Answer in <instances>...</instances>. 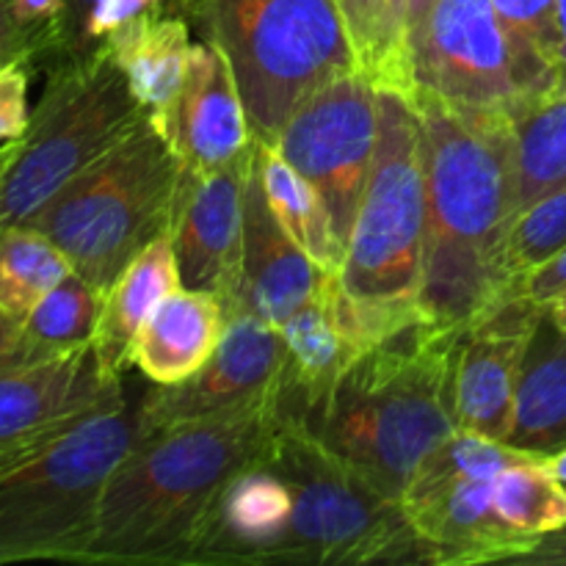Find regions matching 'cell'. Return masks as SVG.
Returning <instances> with one entry per match:
<instances>
[{
    "label": "cell",
    "mask_w": 566,
    "mask_h": 566,
    "mask_svg": "<svg viewBox=\"0 0 566 566\" xmlns=\"http://www.w3.org/2000/svg\"><path fill=\"white\" fill-rule=\"evenodd\" d=\"M512 293H520V296L539 304V307H551L556 298H562L566 293V247L556 254V258L547 260L545 265L531 271Z\"/></svg>",
    "instance_id": "e575fe53"
},
{
    "label": "cell",
    "mask_w": 566,
    "mask_h": 566,
    "mask_svg": "<svg viewBox=\"0 0 566 566\" xmlns=\"http://www.w3.org/2000/svg\"><path fill=\"white\" fill-rule=\"evenodd\" d=\"M11 365H25L20 348V324H11L0 315V368H11Z\"/></svg>",
    "instance_id": "f35d334b"
},
{
    "label": "cell",
    "mask_w": 566,
    "mask_h": 566,
    "mask_svg": "<svg viewBox=\"0 0 566 566\" xmlns=\"http://www.w3.org/2000/svg\"><path fill=\"white\" fill-rule=\"evenodd\" d=\"M280 385L247 407L142 431L99 497L77 564L182 566L227 481L271 457L282 426Z\"/></svg>",
    "instance_id": "7a4b0ae2"
},
{
    "label": "cell",
    "mask_w": 566,
    "mask_h": 566,
    "mask_svg": "<svg viewBox=\"0 0 566 566\" xmlns=\"http://www.w3.org/2000/svg\"><path fill=\"white\" fill-rule=\"evenodd\" d=\"M44 53H48V48H44L42 39L17 20L14 3L0 0V64L28 61L33 66H42Z\"/></svg>",
    "instance_id": "836d02e7"
},
{
    "label": "cell",
    "mask_w": 566,
    "mask_h": 566,
    "mask_svg": "<svg viewBox=\"0 0 566 566\" xmlns=\"http://www.w3.org/2000/svg\"><path fill=\"white\" fill-rule=\"evenodd\" d=\"M155 127L188 175L219 171L252 153L254 133L235 72L216 44H193L180 94Z\"/></svg>",
    "instance_id": "e0dca14e"
},
{
    "label": "cell",
    "mask_w": 566,
    "mask_h": 566,
    "mask_svg": "<svg viewBox=\"0 0 566 566\" xmlns=\"http://www.w3.org/2000/svg\"><path fill=\"white\" fill-rule=\"evenodd\" d=\"M359 72L379 88L412 97V70L401 36L396 33L387 0H337Z\"/></svg>",
    "instance_id": "4dcf8cb0"
},
{
    "label": "cell",
    "mask_w": 566,
    "mask_h": 566,
    "mask_svg": "<svg viewBox=\"0 0 566 566\" xmlns=\"http://www.w3.org/2000/svg\"><path fill=\"white\" fill-rule=\"evenodd\" d=\"M547 468H551L553 473H556V479L566 486V448H562V451H556V453H551V457H547Z\"/></svg>",
    "instance_id": "7bdbcfd3"
},
{
    "label": "cell",
    "mask_w": 566,
    "mask_h": 566,
    "mask_svg": "<svg viewBox=\"0 0 566 566\" xmlns=\"http://www.w3.org/2000/svg\"><path fill=\"white\" fill-rule=\"evenodd\" d=\"M517 208L566 182V92L528 105L512 119Z\"/></svg>",
    "instance_id": "83f0119b"
},
{
    "label": "cell",
    "mask_w": 566,
    "mask_h": 566,
    "mask_svg": "<svg viewBox=\"0 0 566 566\" xmlns=\"http://www.w3.org/2000/svg\"><path fill=\"white\" fill-rule=\"evenodd\" d=\"M130 83L103 42L48 66V83L0 180V230L25 224L75 175L142 122Z\"/></svg>",
    "instance_id": "52a82bcc"
},
{
    "label": "cell",
    "mask_w": 566,
    "mask_h": 566,
    "mask_svg": "<svg viewBox=\"0 0 566 566\" xmlns=\"http://www.w3.org/2000/svg\"><path fill=\"white\" fill-rule=\"evenodd\" d=\"M72 274L66 254L31 224L0 230V315L20 324L61 280Z\"/></svg>",
    "instance_id": "4316f807"
},
{
    "label": "cell",
    "mask_w": 566,
    "mask_h": 566,
    "mask_svg": "<svg viewBox=\"0 0 566 566\" xmlns=\"http://www.w3.org/2000/svg\"><path fill=\"white\" fill-rule=\"evenodd\" d=\"M230 61L254 138L274 142L291 111L357 72L337 0H166Z\"/></svg>",
    "instance_id": "5b68a950"
},
{
    "label": "cell",
    "mask_w": 566,
    "mask_h": 566,
    "mask_svg": "<svg viewBox=\"0 0 566 566\" xmlns=\"http://www.w3.org/2000/svg\"><path fill=\"white\" fill-rule=\"evenodd\" d=\"M558 28H562V53H558V94L566 92V0H558Z\"/></svg>",
    "instance_id": "ab89813d"
},
{
    "label": "cell",
    "mask_w": 566,
    "mask_h": 566,
    "mask_svg": "<svg viewBox=\"0 0 566 566\" xmlns=\"http://www.w3.org/2000/svg\"><path fill=\"white\" fill-rule=\"evenodd\" d=\"M224 329L227 310L216 293L180 287L136 332L130 365L158 387L186 381L213 357Z\"/></svg>",
    "instance_id": "44dd1931"
},
{
    "label": "cell",
    "mask_w": 566,
    "mask_h": 566,
    "mask_svg": "<svg viewBox=\"0 0 566 566\" xmlns=\"http://www.w3.org/2000/svg\"><path fill=\"white\" fill-rule=\"evenodd\" d=\"M103 296L105 291L72 271L20 321L22 359L42 363L94 346Z\"/></svg>",
    "instance_id": "484cf974"
},
{
    "label": "cell",
    "mask_w": 566,
    "mask_h": 566,
    "mask_svg": "<svg viewBox=\"0 0 566 566\" xmlns=\"http://www.w3.org/2000/svg\"><path fill=\"white\" fill-rule=\"evenodd\" d=\"M387 3H390V17L392 25H396V33L401 36L403 48H407V0H387Z\"/></svg>",
    "instance_id": "b9f144b4"
},
{
    "label": "cell",
    "mask_w": 566,
    "mask_h": 566,
    "mask_svg": "<svg viewBox=\"0 0 566 566\" xmlns=\"http://www.w3.org/2000/svg\"><path fill=\"white\" fill-rule=\"evenodd\" d=\"M33 64L9 61L0 64V142H17L31 122L28 86Z\"/></svg>",
    "instance_id": "d6a6232c"
},
{
    "label": "cell",
    "mask_w": 566,
    "mask_h": 566,
    "mask_svg": "<svg viewBox=\"0 0 566 566\" xmlns=\"http://www.w3.org/2000/svg\"><path fill=\"white\" fill-rule=\"evenodd\" d=\"M332 271L315 265L291 235L282 230L265 199L258 158H252L243 197V254L241 287L232 313H252L282 326L291 313L321 291Z\"/></svg>",
    "instance_id": "d6986e66"
},
{
    "label": "cell",
    "mask_w": 566,
    "mask_h": 566,
    "mask_svg": "<svg viewBox=\"0 0 566 566\" xmlns=\"http://www.w3.org/2000/svg\"><path fill=\"white\" fill-rule=\"evenodd\" d=\"M142 398L125 392L0 464V564L81 562L105 484L142 434Z\"/></svg>",
    "instance_id": "277c9868"
},
{
    "label": "cell",
    "mask_w": 566,
    "mask_h": 566,
    "mask_svg": "<svg viewBox=\"0 0 566 566\" xmlns=\"http://www.w3.org/2000/svg\"><path fill=\"white\" fill-rule=\"evenodd\" d=\"M166 3V0H94L92 14H88L86 25V39L92 48H97L105 36H108L114 28H119L122 22L133 20L142 11L153 9V6Z\"/></svg>",
    "instance_id": "d590c367"
},
{
    "label": "cell",
    "mask_w": 566,
    "mask_h": 566,
    "mask_svg": "<svg viewBox=\"0 0 566 566\" xmlns=\"http://www.w3.org/2000/svg\"><path fill=\"white\" fill-rule=\"evenodd\" d=\"M566 247V182L556 191L545 193L514 219L503 252L506 293H512L531 271L545 265Z\"/></svg>",
    "instance_id": "1f68e13d"
},
{
    "label": "cell",
    "mask_w": 566,
    "mask_h": 566,
    "mask_svg": "<svg viewBox=\"0 0 566 566\" xmlns=\"http://www.w3.org/2000/svg\"><path fill=\"white\" fill-rule=\"evenodd\" d=\"M94 0H70V20H66V53L64 59H81V55L92 53V44L86 39L88 14H92Z\"/></svg>",
    "instance_id": "8d00e7d4"
},
{
    "label": "cell",
    "mask_w": 566,
    "mask_h": 566,
    "mask_svg": "<svg viewBox=\"0 0 566 566\" xmlns=\"http://www.w3.org/2000/svg\"><path fill=\"white\" fill-rule=\"evenodd\" d=\"M407 50L412 97L512 119L531 105L492 0H434Z\"/></svg>",
    "instance_id": "30bf717a"
},
{
    "label": "cell",
    "mask_w": 566,
    "mask_h": 566,
    "mask_svg": "<svg viewBox=\"0 0 566 566\" xmlns=\"http://www.w3.org/2000/svg\"><path fill=\"white\" fill-rule=\"evenodd\" d=\"M531 105L558 94V0H492Z\"/></svg>",
    "instance_id": "f1b7e54d"
},
{
    "label": "cell",
    "mask_w": 566,
    "mask_h": 566,
    "mask_svg": "<svg viewBox=\"0 0 566 566\" xmlns=\"http://www.w3.org/2000/svg\"><path fill=\"white\" fill-rule=\"evenodd\" d=\"M542 310L520 293H506L464 326L457 357L459 429L506 442L520 365Z\"/></svg>",
    "instance_id": "2e32d148"
},
{
    "label": "cell",
    "mask_w": 566,
    "mask_h": 566,
    "mask_svg": "<svg viewBox=\"0 0 566 566\" xmlns=\"http://www.w3.org/2000/svg\"><path fill=\"white\" fill-rule=\"evenodd\" d=\"M462 329L403 326L337 376L307 426L348 470L401 501L418 464L459 429L457 357Z\"/></svg>",
    "instance_id": "3957f363"
},
{
    "label": "cell",
    "mask_w": 566,
    "mask_h": 566,
    "mask_svg": "<svg viewBox=\"0 0 566 566\" xmlns=\"http://www.w3.org/2000/svg\"><path fill=\"white\" fill-rule=\"evenodd\" d=\"M282 376L280 409L285 418L307 420L324 403L337 376L352 365L363 346L354 337L346 313L340 274H329L321 291L280 326Z\"/></svg>",
    "instance_id": "ffe728a7"
},
{
    "label": "cell",
    "mask_w": 566,
    "mask_h": 566,
    "mask_svg": "<svg viewBox=\"0 0 566 566\" xmlns=\"http://www.w3.org/2000/svg\"><path fill=\"white\" fill-rule=\"evenodd\" d=\"M254 158H258L260 166L265 199H269L282 230L296 241V247L315 265L332 271V274H340L346 247L337 238L326 202L315 191L313 182L296 166L287 164L271 142L254 138Z\"/></svg>",
    "instance_id": "d4e9b609"
},
{
    "label": "cell",
    "mask_w": 566,
    "mask_h": 566,
    "mask_svg": "<svg viewBox=\"0 0 566 566\" xmlns=\"http://www.w3.org/2000/svg\"><path fill=\"white\" fill-rule=\"evenodd\" d=\"M191 33L180 11L160 3L122 22L103 39L153 125L166 119L180 94L193 48Z\"/></svg>",
    "instance_id": "7402d4cb"
},
{
    "label": "cell",
    "mask_w": 566,
    "mask_h": 566,
    "mask_svg": "<svg viewBox=\"0 0 566 566\" xmlns=\"http://www.w3.org/2000/svg\"><path fill=\"white\" fill-rule=\"evenodd\" d=\"M282 359L280 326L252 313L227 315L219 348L197 374L144 392L142 431H158L260 401L280 385Z\"/></svg>",
    "instance_id": "5bb4252c"
},
{
    "label": "cell",
    "mask_w": 566,
    "mask_h": 566,
    "mask_svg": "<svg viewBox=\"0 0 566 566\" xmlns=\"http://www.w3.org/2000/svg\"><path fill=\"white\" fill-rule=\"evenodd\" d=\"M547 313H551L553 318H556L558 324H562L564 329H566V293H564L562 298H556V302H553L551 307H547Z\"/></svg>",
    "instance_id": "f6af8a7d"
},
{
    "label": "cell",
    "mask_w": 566,
    "mask_h": 566,
    "mask_svg": "<svg viewBox=\"0 0 566 566\" xmlns=\"http://www.w3.org/2000/svg\"><path fill=\"white\" fill-rule=\"evenodd\" d=\"M125 392V376L111 374L94 346L0 368V464L81 423Z\"/></svg>",
    "instance_id": "4fadbf2b"
},
{
    "label": "cell",
    "mask_w": 566,
    "mask_h": 566,
    "mask_svg": "<svg viewBox=\"0 0 566 566\" xmlns=\"http://www.w3.org/2000/svg\"><path fill=\"white\" fill-rule=\"evenodd\" d=\"M517 564H531V566H566V525L551 534L539 536V542L534 545V551L528 556L520 558Z\"/></svg>",
    "instance_id": "74e56055"
},
{
    "label": "cell",
    "mask_w": 566,
    "mask_h": 566,
    "mask_svg": "<svg viewBox=\"0 0 566 566\" xmlns=\"http://www.w3.org/2000/svg\"><path fill=\"white\" fill-rule=\"evenodd\" d=\"M423 125L426 243L418 304L426 318L464 329L506 296L503 252L517 219L512 116L409 97Z\"/></svg>",
    "instance_id": "6da1fadb"
},
{
    "label": "cell",
    "mask_w": 566,
    "mask_h": 566,
    "mask_svg": "<svg viewBox=\"0 0 566 566\" xmlns=\"http://www.w3.org/2000/svg\"><path fill=\"white\" fill-rule=\"evenodd\" d=\"M180 177L175 149L144 114L25 224L42 230L77 276L105 291L144 247L169 232Z\"/></svg>",
    "instance_id": "8992f818"
},
{
    "label": "cell",
    "mask_w": 566,
    "mask_h": 566,
    "mask_svg": "<svg viewBox=\"0 0 566 566\" xmlns=\"http://www.w3.org/2000/svg\"><path fill=\"white\" fill-rule=\"evenodd\" d=\"M492 503L517 534L539 539L566 525V486L547 468V457H531L503 470L492 484Z\"/></svg>",
    "instance_id": "f546056e"
},
{
    "label": "cell",
    "mask_w": 566,
    "mask_h": 566,
    "mask_svg": "<svg viewBox=\"0 0 566 566\" xmlns=\"http://www.w3.org/2000/svg\"><path fill=\"white\" fill-rule=\"evenodd\" d=\"M269 462L293 492L276 564H426L401 503L348 470L304 423L282 418Z\"/></svg>",
    "instance_id": "ba28073f"
},
{
    "label": "cell",
    "mask_w": 566,
    "mask_h": 566,
    "mask_svg": "<svg viewBox=\"0 0 566 566\" xmlns=\"http://www.w3.org/2000/svg\"><path fill=\"white\" fill-rule=\"evenodd\" d=\"M254 147L247 158L208 175L182 171L169 238L182 287L208 291L230 313L241 287L243 197Z\"/></svg>",
    "instance_id": "9a60e30c"
},
{
    "label": "cell",
    "mask_w": 566,
    "mask_h": 566,
    "mask_svg": "<svg viewBox=\"0 0 566 566\" xmlns=\"http://www.w3.org/2000/svg\"><path fill=\"white\" fill-rule=\"evenodd\" d=\"M376 138L379 86L357 70L310 92L271 142L321 193L343 247L357 219Z\"/></svg>",
    "instance_id": "8fae6325"
},
{
    "label": "cell",
    "mask_w": 566,
    "mask_h": 566,
    "mask_svg": "<svg viewBox=\"0 0 566 566\" xmlns=\"http://www.w3.org/2000/svg\"><path fill=\"white\" fill-rule=\"evenodd\" d=\"M293 514L285 475L265 459L232 475L205 514L182 566L276 564Z\"/></svg>",
    "instance_id": "ac0fdd59"
},
{
    "label": "cell",
    "mask_w": 566,
    "mask_h": 566,
    "mask_svg": "<svg viewBox=\"0 0 566 566\" xmlns=\"http://www.w3.org/2000/svg\"><path fill=\"white\" fill-rule=\"evenodd\" d=\"M423 243V125L407 94L379 88V138L346 243L343 287L348 296L374 307L420 310Z\"/></svg>",
    "instance_id": "9c48e42d"
},
{
    "label": "cell",
    "mask_w": 566,
    "mask_h": 566,
    "mask_svg": "<svg viewBox=\"0 0 566 566\" xmlns=\"http://www.w3.org/2000/svg\"><path fill=\"white\" fill-rule=\"evenodd\" d=\"M14 149H17V142H0V180H3L6 166L11 164V158H14Z\"/></svg>",
    "instance_id": "ee69618b"
},
{
    "label": "cell",
    "mask_w": 566,
    "mask_h": 566,
    "mask_svg": "<svg viewBox=\"0 0 566 566\" xmlns=\"http://www.w3.org/2000/svg\"><path fill=\"white\" fill-rule=\"evenodd\" d=\"M495 481L462 473L437 446L401 492V509L431 566L517 564L539 539L509 528L492 503Z\"/></svg>",
    "instance_id": "7c38bea8"
},
{
    "label": "cell",
    "mask_w": 566,
    "mask_h": 566,
    "mask_svg": "<svg viewBox=\"0 0 566 566\" xmlns=\"http://www.w3.org/2000/svg\"><path fill=\"white\" fill-rule=\"evenodd\" d=\"M180 269H177L175 247L169 232L144 247L122 274L105 287L103 315H99L94 348L99 363L116 376H125L130 365V343L144 321L169 293L180 291Z\"/></svg>",
    "instance_id": "cb8c5ba5"
},
{
    "label": "cell",
    "mask_w": 566,
    "mask_h": 566,
    "mask_svg": "<svg viewBox=\"0 0 566 566\" xmlns=\"http://www.w3.org/2000/svg\"><path fill=\"white\" fill-rule=\"evenodd\" d=\"M431 3H434V0H407V39L409 33L420 25V20H423L426 11L431 9Z\"/></svg>",
    "instance_id": "60d3db41"
},
{
    "label": "cell",
    "mask_w": 566,
    "mask_h": 566,
    "mask_svg": "<svg viewBox=\"0 0 566 566\" xmlns=\"http://www.w3.org/2000/svg\"><path fill=\"white\" fill-rule=\"evenodd\" d=\"M506 442L551 457L566 448V329L542 310L520 365L514 420Z\"/></svg>",
    "instance_id": "603a6c76"
}]
</instances>
